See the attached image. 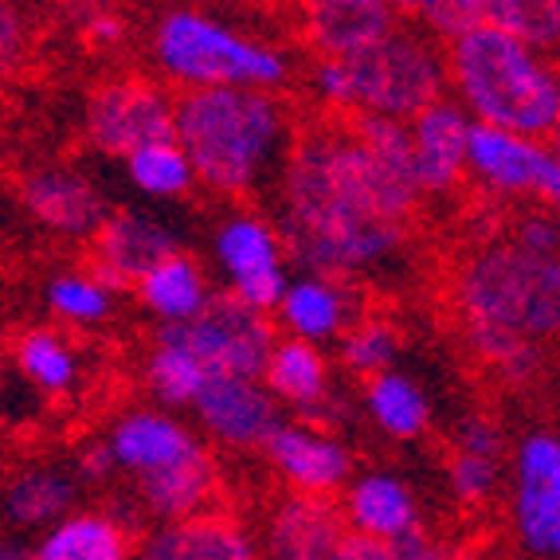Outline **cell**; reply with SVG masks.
Returning <instances> with one entry per match:
<instances>
[{"instance_id":"obj_1","label":"cell","mask_w":560,"mask_h":560,"mask_svg":"<svg viewBox=\"0 0 560 560\" xmlns=\"http://www.w3.org/2000/svg\"><path fill=\"white\" fill-rule=\"evenodd\" d=\"M416 205L384 185L349 126L302 133L282 173L279 243L310 275H357L384 262L408 235Z\"/></svg>"},{"instance_id":"obj_2","label":"cell","mask_w":560,"mask_h":560,"mask_svg":"<svg viewBox=\"0 0 560 560\" xmlns=\"http://www.w3.org/2000/svg\"><path fill=\"white\" fill-rule=\"evenodd\" d=\"M458 306L470 346L510 381L541 369L545 337L560 326V262L522 243H498L475 255L458 275Z\"/></svg>"},{"instance_id":"obj_3","label":"cell","mask_w":560,"mask_h":560,"mask_svg":"<svg viewBox=\"0 0 560 560\" xmlns=\"http://www.w3.org/2000/svg\"><path fill=\"white\" fill-rule=\"evenodd\" d=\"M287 110L259 86H200L173 103V141L185 150L192 177L215 192L259 185L287 145Z\"/></svg>"},{"instance_id":"obj_4","label":"cell","mask_w":560,"mask_h":560,"mask_svg":"<svg viewBox=\"0 0 560 560\" xmlns=\"http://www.w3.org/2000/svg\"><path fill=\"white\" fill-rule=\"evenodd\" d=\"M447 83H455L463 110L498 130L549 138L560 121V83L545 51L478 24L451 39Z\"/></svg>"},{"instance_id":"obj_5","label":"cell","mask_w":560,"mask_h":560,"mask_svg":"<svg viewBox=\"0 0 560 560\" xmlns=\"http://www.w3.org/2000/svg\"><path fill=\"white\" fill-rule=\"evenodd\" d=\"M314 86L337 110L408 121L447 94V56L435 39L400 24L357 56L322 59L314 67Z\"/></svg>"},{"instance_id":"obj_6","label":"cell","mask_w":560,"mask_h":560,"mask_svg":"<svg viewBox=\"0 0 560 560\" xmlns=\"http://www.w3.org/2000/svg\"><path fill=\"white\" fill-rule=\"evenodd\" d=\"M158 67L185 91L200 86H259L275 91L287 83L290 63L279 47L247 39L224 20L197 9H173L153 32Z\"/></svg>"},{"instance_id":"obj_7","label":"cell","mask_w":560,"mask_h":560,"mask_svg":"<svg viewBox=\"0 0 560 560\" xmlns=\"http://www.w3.org/2000/svg\"><path fill=\"white\" fill-rule=\"evenodd\" d=\"M158 341L185 346L212 373L262 376V364L275 349V326L262 310L247 306L235 294H208L205 306L185 322H161Z\"/></svg>"},{"instance_id":"obj_8","label":"cell","mask_w":560,"mask_h":560,"mask_svg":"<svg viewBox=\"0 0 560 560\" xmlns=\"http://www.w3.org/2000/svg\"><path fill=\"white\" fill-rule=\"evenodd\" d=\"M86 138L94 150L126 158V153L173 138V98L145 79H114L103 83L86 103Z\"/></svg>"},{"instance_id":"obj_9","label":"cell","mask_w":560,"mask_h":560,"mask_svg":"<svg viewBox=\"0 0 560 560\" xmlns=\"http://www.w3.org/2000/svg\"><path fill=\"white\" fill-rule=\"evenodd\" d=\"M467 168L498 192H529V197H545L549 205L560 197L557 150L541 145V138H529V133L470 121Z\"/></svg>"},{"instance_id":"obj_10","label":"cell","mask_w":560,"mask_h":560,"mask_svg":"<svg viewBox=\"0 0 560 560\" xmlns=\"http://www.w3.org/2000/svg\"><path fill=\"white\" fill-rule=\"evenodd\" d=\"M514 522L533 557L560 552V443L552 431H533L517 451Z\"/></svg>"},{"instance_id":"obj_11","label":"cell","mask_w":560,"mask_h":560,"mask_svg":"<svg viewBox=\"0 0 560 560\" xmlns=\"http://www.w3.org/2000/svg\"><path fill=\"white\" fill-rule=\"evenodd\" d=\"M215 255L232 279V294L255 310H275L287 290V267H282V243L271 228L255 215H235L215 232Z\"/></svg>"},{"instance_id":"obj_12","label":"cell","mask_w":560,"mask_h":560,"mask_svg":"<svg viewBox=\"0 0 560 560\" xmlns=\"http://www.w3.org/2000/svg\"><path fill=\"white\" fill-rule=\"evenodd\" d=\"M192 408L215 440L243 451L262 447L271 440V431L282 423L279 404L267 393V384H259V376L212 373L200 384Z\"/></svg>"},{"instance_id":"obj_13","label":"cell","mask_w":560,"mask_h":560,"mask_svg":"<svg viewBox=\"0 0 560 560\" xmlns=\"http://www.w3.org/2000/svg\"><path fill=\"white\" fill-rule=\"evenodd\" d=\"M94 279L106 287H130L158 267L165 255L177 252V235L145 212H106V220L91 232Z\"/></svg>"},{"instance_id":"obj_14","label":"cell","mask_w":560,"mask_h":560,"mask_svg":"<svg viewBox=\"0 0 560 560\" xmlns=\"http://www.w3.org/2000/svg\"><path fill=\"white\" fill-rule=\"evenodd\" d=\"M470 121L475 118L463 110V103H451L447 94L408 118L411 165H416L420 192H447L467 173Z\"/></svg>"},{"instance_id":"obj_15","label":"cell","mask_w":560,"mask_h":560,"mask_svg":"<svg viewBox=\"0 0 560 560\" xmlns=\"http://www.w3.org/2000/svg\"><path fill=\"white\" fill-rule=\"evenodd\" d=\"M400 28L381 0H302V36L322 59H346Z\"/></svg>"},{"instance_id":"obj_16","label":"cell","mask_w":560,"mask_h":560,"mask_svg":"<svg viewBox=\"0 0 560 560\" xmlns=\"http://www.w3.org/2000/svg\"><path fill=\"white\" fill-rule=\"evenodd\" d=\"M262 447L279 467V475L290 486H299L302 494H329L353 470L349 451L329 431L306 428V423H279Z\"/></svg>"},{"instance_id":"obj_17","label":"cell","mask_w":560,"mask_h":560,"mask_svg":"<svg viewBox=\"0 0 560 560\" xmlns=\"http://www.w3.org/2000/svg\"><path fill=\"white\" fill-rule=\"evenodd\" d=\"M20 197L39 224L59 235H75V240H86L106 220V200L94 192L91 180L67 173V168L32 173L20 188Z\"/></svg>"},{"instance_id":"obj_18","label":"cell","mask_w":560,"mask_h":560,"mask_svg":"<svg viewBox=\"0 0 560 560\" xmlns=\"http://www.w3.org/2000/svg\"><path fill=\"white\" fill-rule=\"evenodd\" d=\"M346 537V517L326 494H294L275 510L267 549L275 560H329Z\"/></svg>"},{"instance_id":"obj_19","label":"cell","mask_w":560,"mask_h":560,"mask_svg":"<svg viewBox=\"0 0 560 560\" xmlns=\"http://www.w3.org/2000/svg\"><path fill=\"white\" fill-rule=\"evenodd\" d=\"M114 467L133 470V475H150V470H165L173 463H185V458L200 455L197 435L188 428H180L177 420H168L161 411H133L118 428L110 431L106 440Z\"/></svg>"},{"instance_id":"obj_20","label":"cell","mask_w":560,"mask_h":560,"mask_svg":"<svg viewBox=\"0 0 560 560\" xmlns=\"http://www.w3.org/2000/svg\"><path fill=\"white\" fill-rule=\"evenodd\" d=\"M138 560H255V545L228 517L192 514L145 537Z\"/></svg>"},{"instance_id":"obj_21","label":"cell","mask_w":560,"mask_h":560,"mask_svg":"<svg viewBox=\"0 0 560 560\" xmlns=\"http://www.w3.org/2000/svg\"><path fill=\"white\" fill-rule=\"evenodd\" d=\"M141 486V502L153 517L161 522H180V517L200 514L215 490V463L208 458V451L185 458V463H173L165 470H150V475H138Z\"/></svg>"},{"instance_id":"obj_22","label":"cell","mask_w":560,"mask_h":560,"mask_svg":"<svg viewBox=\"0 0 560 560\" xmlns=\"http://www.w3.org/2000/svg\"><path fill=\"white\" fill-rule=\"evenodd\" d=\"M275 310L302 341H329L349 322V302L329 275H306V279L287 282Z\"/></svg>"},{"instance_id":"obj_23","label":"cell","mask_w":560,"mask_h":560,"mask_svg":"<svg viewBox=\"0 0 560 560\" xmlns=\"http://www.w3.org/2000/svg\"><path fill=\"white\" fill-rule=\"evenodd\" d=\"M353 138L364 145L369 161L384 177V185L408 205H420V185H416V165H411V138L408 121L384 118V114H353L349 121Z\"/></svg>"},{"instance_id":"obj_24","label":"cell","mask_w":560,"mask_h":560,"mask_svg":"<svg viewBox=\"0 0 560 560\" xmlns=\"http://www.w3.org/2000/svg\"><path fill=\"white\" fill-rule=\"evenodd\" d=\"M262 376H267V393L275 400H287L302 411L314 408L329 393L326 357L314 349V341H302V337L275 341L271 357L262 364Z\"/></svg>"},{"instance_id":"obj_25","label":"cell","mask_w":560,"mask_h":560,"mask_svg":"<svg viewBox=\"0 0 560 560\" xmlns=\"http://www.w3.org/2000/svg\"><path fill=\"white\" fill-rule=\"evenodd\" d=\"M349 517H353L357 533L393 541L404 529L420 525L416 517V498L411 490L393 475H369L349 490Z\"/></svg>"},{"instance_id":"obj_26","label":"cell","mask_w":560,"mask_h":560,"mask_svg":"<svg viewBox=\"0 0 560 560\" xmlns=\"http://www.w3.org/2000/svg\"><path fill=\"white\" fill-rule=\"evenodd\" d=\"M138 290H141V302H145L161 322H185L208 302L205 275H200L197 262L180 252L165 255L158 267H150V271L141 275Z\"/></svg>"},{"instance_id":"obj_27","label":"cell","mask_w":560,"mask_h":560,"mask_svg":"<svg viewBox=\"0 0 560 560\" xmlns=\"http://www.w3.org/2000/svg\"><path fill=\"white\" fill-rule=\"evenodd\" d=\"M36 560H130V545L110 517L71 514L47 533Z\"/></svg>"},{"instance_id":"obj_28","label":"cell","mask_w":560,"mask_h":560,"mask_svg":"<svg viewBox=\"0 0 560 560\" xmlns=\"http://www.w3.org/2000/svg\"><path fill=\"white\" fill-rule=\"evenodd\" d=\"M369 411L393 440H416L428 428V396L404 373L384 369L369 381Z\"/></svg>"},{"instance_id":"obj_29","label":"cell","mask_w":560,"mask_h":560,"mask_svg":"<svg viewBox=\"0 0 560 560\" xmlns=\"http://www.w3.org/2000/svg\"><path fill=\"white\" fill-rule=\"evenodd\" d=\"M75 478L59 475V470H28L9 486L4 505L16 525H47L75 505Z\"/></svg>"},{"instance_id":"obj_30","label":"cell","mask_w":560,"mask_h":560,"mask_svg":"<svg viewBox=\"0 0 560 560\" xmlns=\"http://www.w3.org/2000/svg\"><path fill=\"white\" fill-rule=\"evenodd\" d=\"M482 24L533 51H552L560 39V0H482Z\"/></svg>"},{"instance_id":"obj_31","label":"cell","mask_w":560,"mask_h":560,"mask_svg":"<svg viewBox=\"0 0 560 560\" xmlns=\"http://www.w3.org/2000/svg\"><path fill=\"white\" fill-rule=\"evenodd\" d=\"M126 173H130L133 188H141L145 197H185L188 188H192V165H188L185 150H180L177 141H150V145H141V150L126 153Z\"/></svg>"},{"instance_id":"obj_32","label":"cell","mask_w":560,"mask_h":560,"mask_svg":"<svg viewBox=\"0 0 560 560\" xmlns=\"http://www.w3.org/2000/svg\"><path fill=\"white\" fill-rule=\"evenodd\" d=\"M20 357V369L28 376L32 384H39L44 393H67L71 384H75V353L67 349V341L51 329H28V334L20 337L16 346Z\"/></svg>"},{"instance_id":"obj_33","label":"cell","mask_w":560,"mask_h":560,"mask_svg":"<svg viewBox=\"0 0 560 560\" xmlns=\"http://www.w3.org/2000/svg\"><path fill=\"white\" fill-rule=\"evenodd\" d=\"M205 381H208V369L185 346L158 341V349L150 357V388L158 400L173 404V408L177 404H192Z\"/></svg>"},{"instance_id":"obj_34","label":"cell","mask_w":560,"mask_h":560,"mask_svg":"<svg viewBox=\"0 0 560 560\" xmlns=\"http://www.w3.org/2000/svg\"><path fill=\"white\" fill-rule=\"evenodd\" d=\"M47 302H51V310H56L59 318L67 322H86V326H94V322H106L114 310V299H110V287L106 282H98L94 275H56V279L47 282Z\"/></svg>"},{"instance_id":"obj_35","label":"cell","mask_w":560,"mask_h":560,"mask_svg":"<svg viewBox=\"0 0 560 560\" xmlns=\"http://www.w3.org/2000/svg\"><path fill=\"white\" fill-rule=\"evenodd\" d=\"M396 353H400V334L388 322H364L341 341V357L353 373L376 376L384 369H393Z\"/></svg>"},{"instance_id":"obj_36","label":"cell","mask_w":560,"mask_h":560,"mask_svg":"<svg viewBox=\"0 0 560 560\" xmlns=\"http://www.w3.org/2000/svg\"><path fill=\"white\" fill-rule=\"evenodd\" d=\"M411 16L435 39H458L482 24V0H411Z\"/></svg>"},{"instance_id":"obj_37","label":"cell","mask_w":560,"mask_h":560,"mask_svg":"<svg viewBox=\"0 0 560 560\" xmlns=\"http://www.w3.org/2000/svg\"><path fill=\"white\" fill-rule=\"evenodd\" d=\"M498 478H502V458L475 455V451H455V463H451V486H455V494L467 505H478L494 494Z\"/></svg>"},{"instance_id":"obj_38","label":"cell","mask_w":560,"mask_h":560,"mask_svg":"<svg viewBox=\"0 0 560 560\" xmlns=\"http://www.w3.org/2000/svg\"><path fill=\"white\" fill-rule=\"evenodd\" d=\"M24 51H28V20H24L20 4L0 0V71L20 67Z\"/></svg>"},{"instance_id":"obj_39","label":"cell","mask_w":560,"mask_h":560,"mask_svg":"<svg viewBox=\"0 0 560 560\" xmlns=\"http://www.w3.org/2000/svg\"><path fill=\"white\" fill-rule=\"evenodd\" d=\"M455 447L458 451H475V455H494V458H502L505 443H502V431H498L494 423L482 420V416H470V420L458 423Z\"/></svg>"},{"instance_id":"obj_40","label":"cell","mask_w":560,"mask_h":560,"mask_svg":"<svg viewBox=\"0 0 560 560\" xmlns=\"http://www.w3.org/2000/svg\"><path fill=\"white\" fill-rule=\"evenodd\" d=\"M522 247L529 252H541V255H557L560 252V232H557V220L552 215H529L522 228H517V240Z\"/></svg>"},{"instance_id":"obj_41","label":"cell","mask_w":560,"mask_h":560,"mask_svg":"<svg viewBox=\"0 0 560 560\" xmlns=\"http://www.w3.org/2000/svg\"><path fill=\"white\" fill-rule=\"evenodd\" d=\"M329 560H393V552H388V541H381V537L346 533V537L337 541V549Z\"/></svg>"},{"instance_id":"obj_42","label":"cell","mask_w":560,"mask_h":560,"mask_svg":"<svg viewBox=\"0 0 560 560\" xmlns=\"http://www.w3.org/2000/svg\"><path fill=\"white\" fill-rule=\"evenodd\" d=\"M83 32H86V39H91V44L114 47V44H121V39H126V20H121L118 12H110V9H94L91 16H86Z\"/></svg>"},{"instance_id":"obj_43","label":"cell","mask_w":560,"mask_h":560,"mask_svg":"<svg viewBox=\"0 0 560 560\" xmlns=\"http://www.w3.org/2000/svg\"><path fill=\"white\" fill-rule=\"evenodd\" d=\"M110 467H114V458H110V451H106V447L86 451V458H83V475H86V478H103V475H110Z\"/></svg>"},{"instance_id":"obj_44","label":"cell","mask_w":560,"mask_h":560,"mask_svg":"<svg viewBox=\"0 0 560 560\" xmlns=\"http://www.w3.org/2000/svg\"><path fill=\"white\" fill-rule=\"evenodd\" d=\"M423 560H482V557H478V552L447 549V545H431V552Z\"/></svg>"},{"instance_id":"obj_45","label":"cell","mask_w":560,"mask_h":560,"mask_svg":"<svg viewBox=\"0 0 560 560\" xmlns=\"http://www.w3.org/2000/svg\"><path fill=\"white\" fill-rule=\"evenodd\" d=\"M0 560H36V552L16 541H0Z\"/></svg>"},{"instance_id":"obj_46","label":"cell","mask_w":560,"mask_h":560,"mask_svg":"<svg viewBox=\"0 0 560 560\" xmlns=\"http://www.w3.org/2000/svg\"><path fill=\"white\" fill-rule=\"evenodd\" d=\"M381 4H388V9H393V12H400V16L411 9V0H381Z\"/></svg>"}]
</instances>
